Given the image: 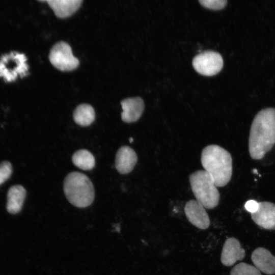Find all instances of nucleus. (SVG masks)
<instances>
[{
	"instance_id": "6ab92c4d",
	"label": "nucleus",
	"mask_w": 275,
	"mask_h": 275,
	"mask_svg": "<svg viewBox=\"0 0 275 275\" xmlns=\"http://www.w3.org/2000/svg\"><path fill=\"white\" fill-rule=\"evenodd\" d=\"M12 172V167L9 162L5 161L0 164V185L10 177Z\"/></svg>"
},
{
	"instance_id": "f8f14e48",
	"label": "nucleus",
	"mask_w": 275,
	"mask_h": 275,
	"mask_svg": "<svg viewBox=\"0 0 275 275\" xmlns=\"http://www.w3.org/2000/svg\"><path fill=\"white\" fill-rule=\"evenodd\" d=\"M138 161V156L134 150L128 146L121 147L116 154L115 167L121 174L131 172Z\"/></svg>"
},
{
	"instance_id": "9d476101",
	"label": "nucleus",
	"mask_w": 275,
	"mask_h": 275,
	"mask_svg": "<svg viewBox=\"0 0 275 275\" xmlns=\"http://www.w3.org/2000/svg\"><path fill=\"white\" fill-rule=\"evenodd\" d=\"M245 255V250L241 248L239 241L234 237L228 238L223 245L221 261L226 266L233 265L238 260L244 259Z\"/></svg>"
},
{
	"instance_id": "4468645a",
	"label": "nucleus",
	"mask_w": 275,
	"mask_h": 275,
	"mask_svg": "<svg viewBox=\"0 0 275 275\" xmlns=\"http://www.w3.org/2000/svg\"><path fill=\"white\" fill-rule=\"evenodd\" d=\"M59 18H65L74 14L80 7L82 0L45 1Z\"/></svg>"
},
{
	"instance_id": "9b49d317",
	"label": "nucleus",
	"mask_w": 275,
	"mask_h": 275,
	"mask_svg": "<svg viewBox=\"0 0 275 275\" xmlns=\"http://www.w3.org/2000/svg\"><path fill=\"white\" fill-rule=\"evenodd\" d=\"M122 108L121 119L125 123L137 121L141 117L145 108L144 102L140 97L127 98L121 101Z\"/></svg>"
},
{
	"instance_id": "2eb2a0df",
	"label": "nucleus",
	"mask_w": 275,
	"mask_h": 275,
	"mask_svg": "<svg viewBox=\"0 0 275 275\" xmlns=\"http://www.w3.org/2000/svg\"><path fill=\"white\" fill-rule=\"evenodd\" d=\"M25 196L26 190L22 185L11 186L7 194V209L8 212L12 214L19 212L22 208Z\"/></svg>"
},
{
	"instance_id": "7ed1b4c3",
	"label": "nucleus",
	"mask_w": 275,
	"mask_h": 275,
	"mask_svg": "<svg viewBox=\"0 0 275 275\" xmlns=\"http://www.w3.org/2000/svg\"><path fill=\"white\" fill-rule=\"evenodd\" d=\"M63 189L67 200L76 207H87L94 200L93 183L87 176L80 172L69 173L64 179Z\"/></svg>"
},
{
	"instance_id": "f3484780",
	"label": "nucleus",
	"mask_w": 275,
	"mask_h": 275,
	"mask_svg": "<svg viewBox=\"0 0 275 275\" xmlns=\"http://www.w3.org/2000/svg\"><path fill=\"white\" fill-rule=\"evenodd\" d=\"M73 164L82 170H91L95 165L94 156L89 150L80 149L76 151L72 156Z\"/></svg>"
},
{
	"instance_id": "1a4fd4ad",
	"label": "nucleus",
	"mask_w": 275,
	"mask_h": 275,
	"mask_svg": "<svg viewBox=\"0 0 275 275\" xmlns=\"http://www.w3.org/2000/svg\"><path fill=\"white\" fill-rule=\"evenodd\" d=\"M253 221L264 229L275 230V204L270 202L258 203L257 210L251 213Z\"/></svg>"
},
{
	"instance_id": "20e7f679",
	"label": "nucleus",
	"mask_w": 275,
	"mask_h": 275,
	"mask_svg": "<svg viewBox=\"0 0 275 275\" xmlns=\"http://www.w3.org/2000/svg\"><path fill=\"white\" fill-rule=\"evenodd\" d=\"M192 191L196 200L205 208L211 209L217 206L219 193L212 179L205 170H198L189 178Z\"/></svg>"
},
{
	"instance_id": "39448f33",
	"label": "nucleus",
	"mask_w": 275,
	"mask_h": 275,
	"mask_svg": "<svg viewBox=\"0 0 275 275\" xmlns=\"http://www.w3.org/2000/svg\"><path fill=\"white\" fill-rule=\"evenodd\" d=\"M28 70L27 58L23 53L11 51L0 57V78L5 82H13L26 76Z\"/></svg>"
},
{
	"instance_id": "6e6552de",
	"label": "nucleus",
	"mask_w": 275,
	"mask_h": 275,
	"mask_svg": "<svg viewBox=\"0 0 275 275\" xmlns=\"http://www.w3.org/2000/svg\"><path fill=\"white\" fill-rule=\"evenodd\" d=\"M184 210L189 222L197 228L205 230L209 227L210 218L205 208L196 200L188 201Z\"/></svg>"
},
{
	"instance_id": "ddd939ff",
	"label": "nucleus",
	"mask_w": 275,
	"mask_h": 275,
	"mask_svg": "<svg viewBox=\"0 0 275 275\" xmlns=\"http://www.w3.org/2000/svg\"><path fill=\"white\" fill-rule=\"evenodd\" d=\"M255 266L260 271L271 275L275 273V256L264 248L256 249L251 255Z\"/></svg>"
},
{
	"instance_id": "0eeeda50",
	"label": "nucleus",
	"mask_w": 275,
	"mask_h": 275,
	"mask_svg": "<svg viewBox=\"0 0 275 275\" xmlns=\"http://www.w3.org/2000/svg\"><path fill=\"white\" fill-rule=\"evenodd\" d=\"M223 59L217 52L207 50L196 56L193 60L195 69L200 74L212 76L218 73L223 68Z\"/></svg>"
},
{
	"instance_id": "f03ea898",
	"label": "nucleus",
	"mask_w": 275,
	"mask_h": 275,
	"mask_svg": "<svg viewBox=\"0 0 275 275\" xmlns=\"http://www.w3.org/2000/svg\"><path fill=\"white\" fill-rule=\"evenodd\" d=\"M201 163L217 187H223L230 181L232 175L231 154L217 145H210L202 150Z\"/></svg>"
},
{
	"instance_id": "5701e85b",
	"label": "nucleus",
	"mask_w": 275,
	"mask_h": 275,
	"mask_svg": "<svg viewBox=\"0 0 275 275\" xmlns=\"http://www.w3.org/2000/svg\"><path fill=\"white\" fill-rule=\"evenodd\" d=\"M129 141H130V142H132L133 141V139H132V138H130V139H129Z\"/></svg>"
},
{
	"instance_id": "aec40b11",
	"label": "nucleus",
	"mask_w": 275,
	"mask_h": 275,
	"mask_svg": "<svg viewBox=\"0 0 275 275\" xmlns=\"http://www.w3.org/2000/svg\"><path fill=\"white\" fill-rule=\"evenodd\" d=\"M199 3L203 6L213 10H219L227 5V0H199Z\"/></svg>"
},
{
	"instance_id": "f257e3e1",
	"label": "nucleus",
	"mask_w": 275,
	"mask_h": 275,
	"mask_svg": "<svg viewBox=\"0 0 275 275\" xmlns=\"http://www.w3.org/2000/svg\"><path fill=\"white\" fill-rule=\"evenodd\" d=\"M275 144V108L260 111L251 126L249 139L250 156L261 159Z\"/></svg>"
},
{
	"instance_id": "412c9836",
	"label": "nucleus",
	"mask_w": 275,
	"mask_h": 275,
	"mask_svg": "<svg viewBox=\"0 0 275 275\" xmlns=\"http://www.w3.org/2000/svg\"><path fill=\"white\" fill-rule=\"evenodd\" d=\"M245 209L251 213L256 212L258 208V203L253 200L248 201L245 205Z\"/></svg>"
},
{
	"instance_id": "423d86ee",
	"label": "nucleus",
	"mask_w": 275,
	"mask_h": 275,
	"mask_svg": "<svg viewBox=\"0 0 275 275\" xmlns=\"http://www.w3.org/2000/svg\"><path fill=\"white\" fill-rule=\"evenodd\" d=\"M49 60L55 68L62 71L73 70L79 64V60L73 56L70 46L64 41L58 42L52 46Z\"/></svg>"
},
{
	"instance_id": "4be33fe9",
	"label": "nucleus",
	"mask_w": 275,
	"mask_h": 275,
	"mask_svg": "<svg viewBox=\"0 0 275 275\" xmlns=\"http://www.w3.org/2000/svg\"><path fill=\"white\" fill-rule=\"evenodd\" d=\"M253 172L254 173H255V174H258V172H257V170H256V169H253Z\"/></svg>"
},
{
	"instance_id": "dca6fc26",
	"label": "nucleus",
	"mask_w": 275,
	"mask_h": 275,
	"mask_svg": "<svg viewBox=\"0 0 275 275\" xmlns=\"http://www.w3.org/2000/svg\"><path fill=\"white\" fill-rule=\"evenodd\" d=\"M73 117L77 124L86 127L90 125L94 121L95 113L91 105L83 103L76 107L73 112Z\"/></svg>"
},
{
	"instance_id": "a211bd4d",
	"label": "nucleus",
	"mask_w": 275,
	"mask_h": 275,
	"mask_svg": "<svg viewBox=\"0 0 275 275\" xmlns=\"http://www.w3.org/2000/svg\"><path fill=\"white\" fill-rule=\"evenodd\" d=\"M230 275H261V273L255 266L241 262L231 269Z\"/></svg>"
}]
</instances>
